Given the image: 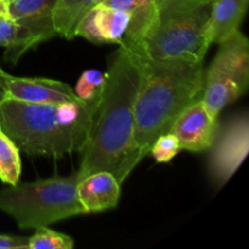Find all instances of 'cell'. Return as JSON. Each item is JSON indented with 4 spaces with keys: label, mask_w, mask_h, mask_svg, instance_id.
I'll return each instance as SVG.
<instances>
[{
    "label": "cell",
    "mask_w": 249,
    "mask_h": 249,
    "mask_svg": "<svg viewBox=\"0 0 249 249\" xmlns=\"http://www.w3.org/2000/svg\"><path fill=\"white\" fill-rule=\"evenodd\" d=\"M141 79L138 53L125 43L109 58L104 91L87 143L78 178L109 172L123 184L140 163L135 146V100Z\"/></svg>",
    "instance_id": "obj_1"
},
{
    "label": "cell",
    "mask_w": 249,
    "mask_h": 249,
    "mask_svg": "<svg viewBox=\"0 0 249 249\" xmlns=\"http://www.w3.org/2000/svg\"><path fill=\"white\" fill-rule=\"evenodd\" d=\"M125 44L138 53L141 62L134 133L141 162L150 153L156 139L169 133L182 109L202 99L206 68L204 60L152 58L140 45Z\"/></svg>",
    "instance_id": "obj_2"
},
{
    "label": "cell",
    "mask_w": 249,
    "mask_h": 249,
    "mask_svg": "<svg viewBox=\"0 0 249 249\" xmlns=\"http://www.w3.org/2000/svg\"><path fill=\"white\" fill-rule=\"evenodd\" d=\"M100 100L31 104L6 97L0 104V129L28 155L61 158L82 152Z\"/></svg>",
    "instance_id": "obj_3"
},
{
    "label": "cell",
    "mask_w": 249,
    "mask_h": 249,
    "mask_svg": "<svg viewBox=\"0 0 249 249\" xmlns=\"http://www.w3.org/2000/svg\"><path fill=\"white\" fill-rule=\"evenodd\" d=\"M214 0H155L141 48L152 58L204 60L211 43L208 23Z\"/></svg>",
    "instance_id": "obj_4"
},
{
    "label": "cell",
    "mask_w": 249,
    "mask_h": 249,
    "mask_svg": "<svg viewBox=\"0 0 249 249\" xmlns=\"http://www.w3.org/2000/svg\"><path fill=\"white\" fill-rule=\"evenodd\" d=\"M77 172L31 182L17 181L0 190V211L19 229L29 230L85 214L77 195Z\"/></svg>",
    "instance_id": "obj_5"
},
{
    "label": "cell",
    "mask_w": 249,
    "mask_h": 249,
    "mask_svg": "<svg viewBox=\"0 0 249 249\" xmlns=\"http://www.w3.org/2000/svg\"><path fill=\"white\" fill-rule=\"evenodd\" d=\"M249 84V40L241 31L219 43L208 71L204 73L202 102L219 117L229 105L237 101Z\"/></svg>",
    "instance_id": "obj_6"
},
{
    "label": "cell",
    "mask_w": 249,
    "mask_h": 249,
    "mask_svg": "<svg viewBox=\"0 0 249 249\" xmlns=\"http://www.w3.org/2000/svg\"><path fill=\"white\" fill-rule=\"evenodd\" d=\"M57 0H9V16L17 24L14 44L5 49L4 60L17 65L22 56L43 41L57 36L53 7Z\"/></svg>",
    "instance_id": "obj_7"
},
{
    "label": "cell",
    "mask_w": 249,
    "mask_h": 249,
    "mask_svg": "<svg viewBox=\"0 0 249 249\" xmlns=\"http://www.w3.org/2000/svg\"><path fill=\"white\" fill-rule=\"evenodd\" d=\"M211 148V174L216 184L223 186L241 167L248 153V114H237L221 129L219 126Z\"/></svg>",
    "instance_id": "obj_8"
},
{
    "label": "cell",
    "mask_w": 249,
    "mask_h": 249,
    "mask_svg": "<svg viewBox=\"0 0 249 249\" xmlns=\"http://www.w3.org/2000/svg\"><path fill=\"white\" fill-rule=\"evenodd\" d=\"M219 126L218 117L213 116L202 100H198L182 109L169 133L178 139L181 150L204 152L213 145Z\"/></svg>",
    "instance_id": "obj_9"
},
{
    "label": "cell",
    "mask_w": 249,
    "mask_h": 249,
    "mask_svg": "<svg viewBox=\"0 0 249 249\" xmlns=\"http://www.w3.org/2000/svg\"><path fill=\"white\" fill-rule=\"evenodd\" d=\"M130 17L126 12L106 5H95L79 22L75 36L94 44H121L128 31Z\"/></svg>",
    "instance_id": "obj_10"
},
{
    "label": "cell",
    "mask_w": 249,
    "mask_h": 249,
    "mask_svg": "<svg viewBox=\"0 0 249 249\" xmlns=\"http://www.w3.org/2000/svg\"><path fill=\"white\" fill-rule=\"evenodd\" d=\"M6 97L31 104H49L78 100L66 83L49 78H21L7 73Z\"/></svg>",
    "instance_id": "obj_11"
},
{
    "label": "cell",
    "mask_w": 249,
    "mask_h": 249,
    "mask_svg": "<svg viewBox=\"0 0 249 249\" xmlns=\"http://www.w3.org/2000/svg\"><path fill=\"white\" fill-rule=\"evenodd\" d=\"M121 185L112 173L105 170L79 179L77 195L85 214L116 208L121 197Z\"/></svg>",
    "instance_id": "obj_12"
},
{
    "label": "cell",
    "mask_w": 249,
    "mask_h": 249,
    "mask_svg": "<svg viewBox=\"0 0 249 249\" xmlns=\"http://www.w3.org/2000/svg\"><path fill=\"white\" fill-rule=\"evenodd\" d=\"M249 0H214L208 23L209 43L219 44L240 31Z\"/></svg>",
    "instance_id": "obj_13"
},
{
    "label": "cell",
    "mask_w": 249,
    "mask_h": 249,
    "mask_svg": "<svg viewBox=\"0 0 249 249\" xmlns=\"http://www.w3.org/2000/svg\"><path fill=\"white\" fill-rule=\"evenodd\" d=\"M106 5L126 12L130 17L128 31L122 41L141 45L152 18L155 0H99L96 5Z\"/></svg>",
    "instance_id": "obj_14"
},
{
    "label": "cell",
    "mask_w": 249,
    "mask_h": 249,
    "mask_svg": "<svg viewBox=\"0 0 249 249\" xmlns=\"http://www.w3.org/2000/svg\"><path fill=\"white\" fill-rule=\"evenodd\" d=\"M97 1L99 0H57L53 7V24L57 36L68 40L77 38L78 24Z\"/></svg>",
    "instance_id": "obj_15"
},
{
    "label": "cell",
    "mask_w": 249,
    "mask_h": 249,
    "mask_svg": "<svg viewBox=\"0 0 249 249\" xmlns=\"http://www.w3.org/2000/svg\"><path fill=\"white\" fill-rule=\"evenodd\" d=\"M22 164L16 143L0 129V180L6 185L19 181Z\"/></svg>",
    "instance_id": "obj_16"
},
{
    "label": "cell",
    "mask_w": 249,
    "mask_h": 249,
    "mask_svg": "<svg viewBox=\"0 0 249 249\" xmlns=\"http://www.w3.org/2000/svg\"><path fill=\"white\" fill-rule=\"evenodd\" d=\"M74 240L66 233L57 232L48 226L36 229L28 237V249H72Z\"/></svg>",
    "instance_id": "obj_17"
},
{
    "label": "cell",
    "mask_w": 249,
    "mask_h": 249,
    "mask_svg": "<svg viewBox=\"0 0 249 249\" xmlns=\"http://www.w3.org/2000/svg\"><path fill=\"white\" fill-rule=\"evenodd\" d=\"M106 73L99 70H87L80 74L74 90L78 99L83 101L100 100L104 91Z\"/></svg>",
    "instance_id": "obj_18"
},
{
    "label": "cell",
    "mask_w": 249,
    "mask_h": 249,
    "mask_svg": "<svg viewBox=\"0 0 249 249\" xmlns=\"http://www.w3.org/2000/svg\"><path fill=\"white\" fill-rule=\"evenodd\" d=\"M181 151L178 139L172 133L158 136L150 150V155L157 163H168Z\"/></svg>",
    "instance_id": "obj_19"
},
{
    "label": "cell",
    "mask_w": 249,
    "mask_h": 249,
    "mask_svg": "<svg viewBox=\"0 0 249 249\" xmlns=\"http://www.w3.org/2000/svg\"><path fill=\"white\" fill-rule=\"evenodd\" d=\"M17 36V24L10 16L0 19V48L7 49L14 44Z\"/></svg>",
    "instance_id": "obj_20"
},
{
    "label": "cell",
    "mask_w": 249,
    "mask_h": 249,
    "mask_svg": "<svg viewBox=\"0 0 249 249\" xmlns=\"http://www.w3.org/2000/svg\"><path fill=\"white\" fill-rule=\"evenodd\" d=\"M0 249H28V237L0 235Z\"/></svg>",
    "instance_id": "obj_21"
},
{
    "label": "cell",
    "mask_w": 249,
    "mask_h": 249,
    "mask_svg": "<svg viewBox=\"0 0 249 249\" xmlns=\"http://www.w3.org/2000/svg\"><path fill=\"white\" fill-rule=\"evenodd\" d=\"M6 77L7 73L0 67V104L4 99H6Z\"/></svg>",
    "instance_id": "obj_22"
},
{
    "label": "cell",
    "mask_w": 249,
    "mask_h": 249,
    "mask_svg": "<svg viewBox=\"0 0 249 249\" xmlns=\"http://www.w3.org/2000/svg\"><path fill=\"white\" fill-rule=\"evenodd\" d=\"M9 16V0H0V19Z\"/></svg>",
    "instance_id": "obj_23"
}]
</instances>
